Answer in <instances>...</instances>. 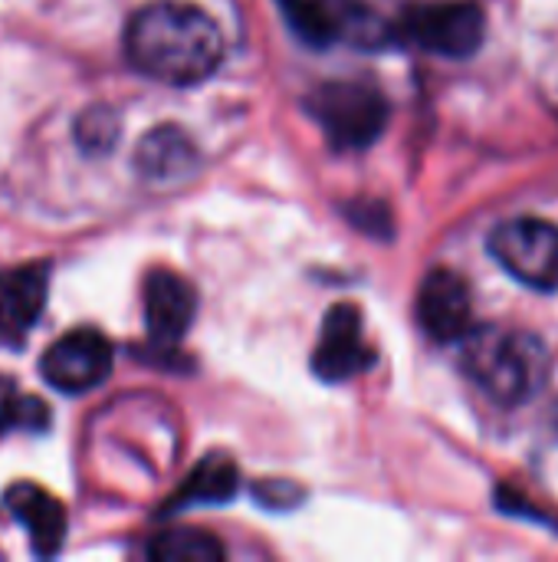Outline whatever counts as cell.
<instances>
[{"mask_svg":"<svg viewBox=\"0 0 558 562\" xmlns=\"http://www.w3.org/2000/svg\"><path fill=\"white\" fill-rule=\"evenodd\" d=\"M125 56L148 79L168 86H194L214 76L220 66L224 36L201 7L158 0L128 20Z\"/></svg>","mask_w":558,"mask_h":562,"instance_id":"obj_1","label":"cell"},{"mask_svg":"<svg viewBox=\"0 0 558 562\" xmlns=\"http://www.w3.org/2000/svg\"><path fill=\"white\" fill-rule=\"evenodd\" d=\"M460 366L493 402L520 405L546 382L549 356L546 346L529 333L474 326L460 339Z\"/></svg>","mask_w":558,"mask_h":562,"instance_id":"obj_2","label":"cell"},{"mask_svg":"<svg viewBox=\"0 0 558 562\" xmlns=\"http://www.w3.org/2000/svg\"><path fill=\"white\" fill-rule=\"evenodd\" d=\"M316 122L335 148H365L388 125V102L362 82H326L309 102Z\"/></svg>","mask_w":558,"mask_h":562,"instance_id":"obj_3","label":"cell"},{"mask_svg":"<svg viewBox=\"0 0 558 562\" xmlns=\"http://www.w3.org/2000/svg\"><path fill=\"white\" fill-rule=\"evenodd\" d=\"M490 254L520 283L556 293L558 290V224L539 217H516L490 234Z\"/></svg>","mask_w":558,"mask_h":562,"instance_id":"obj_4","label":"cell"},{"mask_svg":"<svg viewBox=\"0 0 558 562\" xmlns=\"http://www.w3.org/2000/svg\"><path fill=\"white\" fill-rule=\"evenodd\" d=\"M115 349L99 329H72L62 339H56L43 359H39V375L66 395H82L102 385L112 372Z\"/></svg>","mask_w":558,"mask_h":562,"instance_id":"obj_5","label":"cell"},{"mask_svg":"<svg viewBox=\"0 0 558 562\" xmlns=\"http://www.w3.org/2000/svg\"><path fill=\"white\" fill-rule=\"evenodd\" d=\"M483 10L467 0H444V3H421L408 13L405 33L437 56H470L483 43Z\"/></svg>","mask_w":558,"mask_h":562,"instance_id":"obj_6","label":"cell"},{"mask_svg":"<svg viewBox=\"0 0 558 562\" xmlns=\"http://www.w3.org/2000/svg\"><path fill=\"white\" fill-rule=\"evenodd\" d=\"M372 359L375 356L362 333V313L352 303L332 306L312 352V372L322 382H349L362 375L372 366Z\"/></svg>","mask_w":558,"mask_h":562,"instance_id":"obj_7","label":"cell"},{"mask_svg":"<svg viewBox=\"0 0 558 562\" xmlns=\"http://www.w3.org/2000/svg\"><path fill=\"white\" fill-rule=\"evenodd\" d=\"M418 319L437 342H460L474 329L470 286L454 270H434L418 293Z\"/></svg>","mask_w":558,"mask_h":562,"instance_id":"obj_8","label":"cell"},{"mask_svg":"<svg viewBox=\"0 0 558 562\" xmlns=\"http://www.w3.org/2000/svg\"><path fill=\"white\" fill-rule=\"evenodd\" d=\"M49 263H20L0 273V342L20 346L46 310Z\"/></svg>","mask_w":558,"mask_h":562,"instance_id":"obj_9","label":"cell"},{"mask_svg":"<svg viewBox=\"0 0 558 562\" xmlns=\"http://www.w3.org/2000/svg\"><path fill=\"white\" fill-rule=\"evenodd\" d=\"M197 313V293L194 286L171 273V270H155L145 280V326L151 342L158 346H174L184 339Z\"/></svg>","mask_w":558,"mask_h":562,"instance_id":"obj_10","label":"cell"},{"mask_svg":"<svg viewBox=\"0 0 558 562\" xmlns=\"http://www.w3.org/2000/svg\"><path fill=\"white\" fill-rule=\"evenodd\" d=\"M3 510L30 533L36 557L59 553L62 537H66V510L49 491H43L30 481L10 484L3 494Z\"/></svg>","mask_w":558,"mask_h":562,"instance_id":"obj_11","label":"cell"},{"mask_svg":"<svg viewBox=\"0 0 558 562\" xmlns=\"http://www.w3.org/2000/svg\"><path fill=\"white\" fill-rule=\"evenodd\" d=\"M194 145L191 138L178 128V125H158L151 128L141 142H138V151H135V165L145 178H155V181H168V178H178L184 171H191L194 165Z\"/></svg>","mask_w":558,"mask_h":562,"instance_id":"obj_12","label":"cell"},{"mask_svg":"<svg viewBox=\"0 0 558 562\" xmlns=\"http://www.w3.org/2000/svg\"><path fill=\"white\" fill-rule=\"evenodd\" d=\"M237 487H240V477H237L234 461L224 454H210L187 474L181 491L171 497L168 510H181V507H194V504H227V501H234Z\"/></svg>","mask_w":558,"mask_h":562,"instance_id":"obj_13","label":"cell"},{"mask_svg":"<svg viewBox=\"0 0 558 562\" xmlns=\"http://www.w3.org/2000/svg\"><path fill=\"white\" fill-rule=\"evenodd\" d=\"M148 557L158 562H217L224 547L204 530H168L148 543Z\"/></svg>","mask_w":558,"mask_h":562,"instance_id":"obj_14","label":"cell"},{"mask_svg":"<svg viewBox=\"0 0 558 562\" xmlns=\"http://www.w3.org/2000/svg\"><path fill=\"white\" fill-rule=\"evenodd\" d=\"M46 431L49 408L36 395H26L13 379L0 375V438L10 431Z\"/></svg>","mask_w":558,"mask_h":562,"instance_id":"obj_15","label":"cell"},{"mask_svg":"<svg viewBox=\"0 0 558 562\" xmlns=\"http://www.w3.org/2000/svg\"><path fill=\"white\" fill-rule=\"evenodd\" d=\"M118 135H122V122H118V112L109 105H92L76 119V142L86 155L112 151Z\"/></svg>","mask_w":558,"mask_h":562,"instance_id":"obj_16","label":"cell"},{"mask_svg":"<svg viewBox=\"0 0 558 562\" xmlns=\"http://www.w3.org/2000/svg\"><path fill=\"white\" fill-rule=\"evenodd\" d=\"M257 501L260 504H266V507H293V501H296V487L293 484H286V481H263L260 487H257Z\"/></svg>","mask_w":558,"mask_h":562,"instance_id":"obj_17","label":"cell"}]
</instances>
